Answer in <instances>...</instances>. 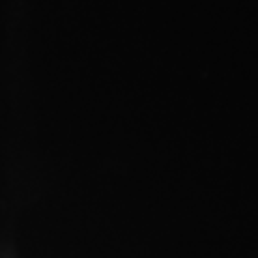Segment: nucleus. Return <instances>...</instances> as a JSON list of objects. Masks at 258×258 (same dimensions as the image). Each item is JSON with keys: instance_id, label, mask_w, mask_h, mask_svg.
<instances>
[]
</instances>
